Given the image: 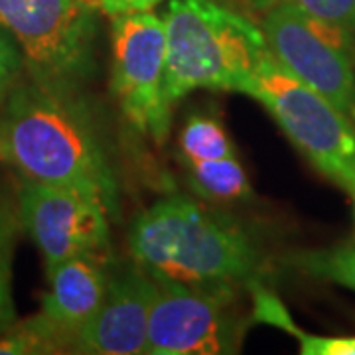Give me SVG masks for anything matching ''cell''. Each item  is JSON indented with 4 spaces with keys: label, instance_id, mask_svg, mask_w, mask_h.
I'll use <instances>...</instances> for the list:
<instances>
[{
    "label": "cell",
    "instance_id": "11",
    "mask_svg": "<svg viewBox=\"0 0 355 355\" xmlns=\"http://www.w3.org/2000/svg\"><path fill=\"white\" fill-rule=\"evenodd\" d=\"M46 272L50 286L42 300V314L73 338L105 300L111 279L107 254H76Z\"/></svg>",
    "mask_w": 355,
    "mask_h": 355
},
{
    "label": "cell",
    "instance_id": "7",
    "mask_svg": "<svg viewBox=\"0 0 355 355\" xmlns=\"http://www.w3.org/2000/svg\"><path fill=\"white\" fill-rule=\"evenodd\" d=\"M166 24L148 12L113 16L111 89L132 127L164 142L172 109L164 101Z\"/></svg>",
    "mask_w": 355,
    "mask_h": 355
},
{
    "label": "cell",
    "instance_id": "19",
    "mask_svg": "<svg viewBox=\"0 0 355 355\" xmlns=\"http://www.w3.org/2000/svg\"><path fill=\"white\" fill-rule=\"evenodd\" d=\"M26 76L24 58L16 40L0 26V103L18 87Z\"/></svg>",
    "mask_w": 355,
    "mask_h": 355
},
{
    "label": "cell",
    "instance_id": "15",
    "mask_svg": "<svg viewBox=\"0 0 355 355\" xmlns=\"http://www.w3.org/2000/svg\"><path fill=\"white\" fill-rule=\"evenodd\" d=\"M22 231L16 198L0 191V334L18 320L12 294V263Z\"/></svg>",
    "mask_w": 355,
    "mask_h": 355
},
{
    "label": "cell",
    "instance_id": "14",
    "mask_svg": "<svg viewBox=\"0 0 355 355\" xmlns=\"http://www.w3.org/2000/svg\"><path fill=\"white\" fill-rule=\"evenodd\" d=\"M71 336L55 326L51 320L40 312L24 322H14L6 331L0 334V354L28 355V354H58L69 352Z\"/></svg>",
    "mask_w": 355,
    "mask_h": 355
},
{
    "label": "cell",
    "instance_id": "16",
    "mask_svg": "<svg viewBox=\"0 0 355 355\" xmlns=\"http://www.w3.org/2000/svg\"><path fill=\"white\" fill-rule=\"evenodd\" d=\"M184 160H216L235 154L225 127L209 114H193L180 135Z\"/></svg>",
    "mask_w": 355,
    "mask_h": 355
},
{
    "label": "cell",
    "instance_id": "8",
    "mask_svg": "<svg viewBox=\"0 0 355 355\" xmlns=\"http://www.w3.org/2000/svg\"><path fill=\"white\" fill-rule=\"evenodd\" d=\"M235 286H186L158 282L144 354H235L245 322L233 310Z\"/></svg>",
    "mask_w": 355,
    "mask_h": 355
},
{
    "label": "cell",
    "instance_id": "4",
    "mask_svg": "<svg viewBox=\"0 0 355 355\" xmlns=\"http://www.w3.org/2000/svg\"><path fill=\"white\" fill-rule=\"evenodd\" d=\"M95 0H0V26L16 40L38 87L81 97L95 73Z\"/></svg>",
    "mask_w": 355,
    "mask_h": 355
},
{
    "label": "cell",
    "instance_id": "1",
    "mask_svg": "<svg viewBox=\"0 0 355 355\" xmlns=\"http://www.w3.org/2000/svg\"><path fill=\"white\" fill-rule=\"evenodd\" d=\"M0 162L28 180L91 193L116 216L119 186L81 97L22 81L0 103Z\"/></svg>",
    "mask_w": 355,
    "mask_h": 355
},
{
    "label": "cell",
    "instance_id": "2",
    "mask_svg": "<svg viewBox=\"0 0 355 355\" xmlns=\"http://www.w3.org/2000/svg\"><path fill=\"white\" fill-rule=\"evenodd\" d=\"M132 261L156 282L186 286L251 284L259 251L241 229L184 196H170L144 209L128 231Z\"/></svg>",
    "mask_w": 355,
    "mask_h": 355
},
{
    "label": "cell",
    "instance_id": "12",
    "mask_svg": "<svg viewBox=\"0 0 355 355\" xmlns=\"http://www.w3.org/2000/svg\"><path fill=\"white\" fill-rule=\"evenodd\" d=\"M253 298V318L261 324H268L291 334L300 343V354L304 355H355V338H331V336H314L300 330L288 314V310L279 298L268 292L261 282H251Z\"/></svg>",
    "mask_w": 355,
    "mask_h": 355
},
{
    "label": "cell",
    "instance_id": "9",
    "mask_svg": "<svg viewBox=\"0 0 355 355\" xmlns=\"http://www.w3.org/2000/svg\"><path fill=\"white\" fill-rule=\"evenodd\" d=\"M16 207L22 229L36 243L46 270L76 254H107L111 211L85 191L18 176Z\"/></svg>",
    "mask_w": 355,
    "mask_h": 355
},
{
    "label": "cell",
    "instance_id": "18",
    "mask_svg": "<svg viewBox=\"0 0 355 355\" xmlns=\"http://www.w3.org/2000/svg\"><path fill=\"white\" fill-rule=\"evenodd\" d=\"M259 6H291L312 18L340 26L355 36V0H254Z\"/></svg>",
    "mask_w": 355,
    "mask_h": 355
},
{
    "label": "cell",
    "instance_id": "20",
    "mask_svg": "<svg viewBox=\"0 0 355 355\" xmlns=\"http://www.w3.org/2000/svg\"><path fill=\"white\" fill-rule=\"evenodd\" d=\"M162 0H95V4L103 12L109 14L111 18L119 14L130 12H148L154 6H158Z\"/></svg>",
    "mask_w": 355,
    "mask_h": 355
},
{
    "label": "cell",
    "instance_id": "17",
    "mask_svg": "<svg viewBox=\"0 0 355 355\" xmlns=\"http://www.w3.org/2000/svg\"><path fill=\"white\" fill-rule=\"evenodd\" d=\"M292 265L306 275L355 291V247L340 245L292 257Z\"/></svg>",
    "mask_w": 355,
    "mask_h": 355
},
{
    "label": "cell",
    "instance_id": "10",
    "mask_svg": "<svg viewBox=\"0 0 355 355\" xmlns=\"http://www.w3.org/2000/svg\"><path fill=\"white\" fill-rule=\"evenodd\" d=\"M158 282L135 261L111 268L109 288L95 316L71 338L69 352L87 355L144 354Z\"/></svg>",
    "mask_w": 355,
    "mask_h": 355
},
{
    "label": "cell",
    "instance_id": "13",
    "mask_svg": "<svg viewBox=\"0 0 355 355\" xmlns=\"http://www.w3.org/2000/svg\"><path fill=\"white\" fill-rule=\"evenodd\" d=\"M191 188L214 202L245 200L251 193L249 176L237 156L216 160H184Z\"/></svg>",
    "mask_w": 355,
    "mask_h": 355
},
{
    "label": "cell",
    "instance_id": "3",
    "mask_svg": "<svg viewBox=\"0 0 355 355\" xmlns=\"http://www.w3.org/2000/svg\"><path fill=\"white\" fill-rule=\"evenodd\" d=\"M164 24L170 109L196 89L241 93L268 50L261 26L216 0H170Z\"/></svg>",
    "mask_w": 355,
    "mask_h": 355
},
{
    "label": "cell",
    "instance_id": "6",
    "mask_svg": "<svg viewBox=\"0 0 355 355\" xmlns=\"http://www.w3.org/2000/svg\"><path fill=\"white\" fill-rule=\"evenodd\" d=\"M261 32L288 73L324 95L355 127V36L291 6L266 8Z\"/></svg>",
    "mask_w": 355,
    "mask_h": 355
},
{
    "label": "cell",
    "instance_id": "5",
    "mask_svg": "<svg viewBox=\"0 0 355 355\" xmlns=\"http://www.w3.org/2000/svg\"><path fill=\"white\" fill-rule=\"evenodd\" d=\"M320 174L355 196V127L324 95L288 73L266 50L243 85Z\"/></svg>",
    "mask_w": 355,
    "mask_h": 355
}]
</instances>
